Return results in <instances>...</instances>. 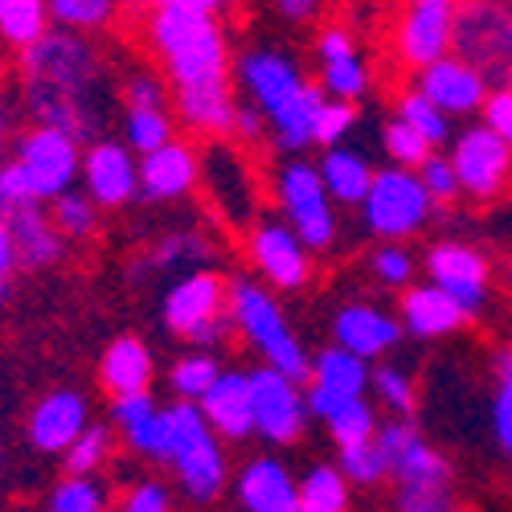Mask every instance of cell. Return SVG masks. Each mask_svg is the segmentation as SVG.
Instances as JSON below:
<instances>
[{
	"mask_svg": "<svg viewBox=\"0 0 512 512\" xmlns=\"http://www.w3.org/2000/svg\"><path fill=\"white\" fill-rule=\"evenodd\" d=\"M357 127V103L349 99H324L320 111H316V144L320 148H332V144H345Z\"/></svg>",
	"mask_w": 512,
	"mask_h": 512,
	"instance_id": "obj_47",
	"label": "cell"
},
{
	"mask_svg": "<svg viewBox=\"0 0 512 512\" xmlns=\"http://www.w3.org/2000/svg\"><path fill=\"white\" fill-rule=\"evenodd\" d=\"M381 152L390 156V164H398V168H418L426 156H431L435 148L426 144L410 123H402L398 115L394 119H386L381 123Z\"/></svg>",
	"mask_w": 512,
	"mask_h": 512,
	"instance_id": "obj_46",
	"label": "cell"
},
{
	"mask_svg": "<svg viewBox=\"0 0 512 512\" xmlns=\"http://www.w3.org/2000/svg\"><path fill=\"white\" fill-rule=\"evenodd\" d=\"M369 390L373 398L386 406L390 414L398 418H410L414 406H418V386H414V373L406 365H394V361H377L373 373H369Z\"/></svg>",
	"mask_w": 512,
	"mask_h": 512,
	"instance_id": "obj_38",
	"label": "cell"
},
{
	"mask_svg": "<svg viewBox=\"0 0 512 512\" xmlns=\"http://www.w3.org/2000/svg\"><path fill=\"white\" fill-rule=\"evenodd\" d=\"M230 316H234V332L259 353L263 365L283 369L295 381H308L312 357L304 349L300 332L291 328L283 304L275 300V287H267L263 279H246V275L230 279Z\"/></svg>",
	"mask_w": 512,
	"mask_h": 512,
	"instance_id": "obj_5",
	"label": "cell"
},
{
	"mask_svg": "<svg viewBox=\"0 0 512 512\" xmlns=\"http://www.w3.org/2000/svg\"><path fill=\"white\" fill-rule=\"evenodd\" d=\"M119 13V0H50V21L58 29L74 33H95L107 29Z\"/></svg>",
	"mask_w": 512,
	"mask_h": 512,
	"instance_id": "obj_45",
	"label": "cell"
},
{
	"mask_svg": "<svg viewBox=\"0 0 512 512\" xmlns=\"http://www.w3.org/2000/svg\"><path fill=\"white\" fill-rule=\"evenodd\" d=\"M504 5H508V9H512V0H504Z\"/></svg>",
	"mask_w": 512,
	"mask_h": 512,
	"instance_id": "obj_61",
	"label": "cell"
},
{
	"mask_svg": "<svg viewBox=\"0 0 512 512\" xmlns=\"http://www.w3.org/2000/svg\"><path fill=\"white\" fill-rule=\"evenodd\" d=\"M119 512H177V496L164 480L156 476H140L123 488L119 496Z\"/></svg>",
	"mask_w": 512,
	"mask_h": 512,
	"instance_id": "obj_48",
	"label": "cell"
},
{
	"mask_svg": "<svg viewBox=\"0 0 512 512\" xmlns=\"http://www.w3.org/2000/svg\"><path fill=\"white\" fill-rule=\"evenodd\" d=\"M50 25V0H0V41L13 50L33 46Z\"/></svg>",
	"mask_w": 512,
	"mask_h": 512,
	"instance_id": "obj_35",
	"label": "cell"
},
{
	"mask_svg": "<svg viewBox=\"0 0 512 512\" xmlns=\"http://www.w3.org/2000/svg\"><path fill=\"white\" fill-rule=\"evenodd\" d=\"M234 87L238 99L254 103L267 119V140L300 156L316 144V111L328 99L320 82H308L300 62L279 46H250L234 58Z\"/></svg>",
	"mask_w": 512,
	"mask_h": 512,
	"instance_id": "obj_2",
	"label": "cell"
},
{
	"mask_svg": "<svg viewBox=\"0 0 512 512\" xmlns=\"http://www.w3.org/2000/svg\"><path fill=\"white\" fill-rule=\"evenodd\" d=\"M394 115H398L402 123H410L431 148H443V144H451V136H455L451 115H443L418 87H414V91H402V95L394 99Z\"/></svg>",
	"mask_w": 512,
	"mask_h": 512,
	"instance_id": "obj_37",
	"label": "cell"
},
{
	"mask_svg": "<svg viewBox=\"0 0 512 512\" xmlns=\"http://www.w3.org/2000/svg\"><path fill=\"white\" fill-rule=\"evenodd\" d=\"M406 340V328H402V316L386 312L381 304H369V300H353V304H340L332 312V345L357 353L361 361L377 365L386 361L398 345Z\"/></svg>",
	"mask_w": 512,
	"mask_h": 512,
	"instance_id": "obj_18",
	"label": "cell"
},
{
	"mask_svg": "<svg viewBox=\"0 0 512 512\" xmlns=\"http://www.w3.org/2000/svg\"><path fill=\"white\" fill-rule=\"evenodd\" d=\"M160 324L177 340L193 349H218L234 332L230 316V279H222L213 267L185 271L168 283L160 300Z\"/></svg>",
	"mask_w": 512,
	"mask_h": 512,
	"instance_id": "obj_6",
	"label": "cell"
},
{
	"mask_svg": "<svg viewBox=\"0 0 512 512\" xmlns=\"http://www.w3.org/2000/svg\"><path fill=\"white\" fill-rule=\"evenodd\" d=\"M173 5H193V9H209V13H226L234 0H173Z\"/></svg>",
	"mask_w": 512,
	"mask_h": 512,
	"instance_id": "obj_56",
	"label": "cell"
},
{
	"mask_svg": "<svg viewBox=\"0 0 512 512\" xmlns=\"http://www.w3.org/2000/svg\"><path fill=\"white\" fill-rule=\"evenodd\" d=\"M0 213H5V209H0Z\"/></svg>",
	"mask_w": 512,
	"mask_h": 512,
	"instance_id": "obj_63",
	"label": "cell"
},
{
	"mask_svg": "<svg viewBox=\"0 0 512 512\" xmlns=\"http://www.w3.org/2000/svg\"><path fill=\"white\" fill-rule=\"evenodd\" d=\"M152 377H156V357L140 336H115L99 357V386L111 398L152 390Z\"/></svg>",
	"mask_w": 512,
	"mask_h": 512,
	"instance_id": "obj_30",
	"label": "cell"
},
{
	"mask_svg": "<svg viewBox=\"0 0 512 512\" xmlns=\"http://www.w3.org/2000/svg\"><path fill=\"white\" fill-rule=\"evenodd\" d=\"M9 140V103H5V91H0V148Z\"/></svg>",
	"mask_w": 512,
	"mask_h": 512,
	"instance_id": "obj_57",
	"label": "cell"
},
{
	"mask_svg": "<svg viewBox=\"0 0 512 512\" xmlns=\"http://www.w3.org/2000/svg\"><path fill=\"white\" fill-rule=\"evenodd\" d=\"M209 426L218 431L226 443H246L254 439V414H250V377L242 369H226L218 381L209 386V394L197 402Z\"/></svg>",
	"mask_w": 512,
	"mask_h": 512,
	"instance_id": "obj_29",
	"label": "cell"
},
{
	"mask_svg": "<svg viewBox=\"0 0 512 512\" xmlns=\"http://www.w3.org/2000/svg\"><path fill=\"white\" fill-rule=\"evenodd\" d=\"M201 185V152L185 140H168L156 152L140 156V201L164 205L181 201Z\"/></svg>",
	"mask_w": 512,
	"mask_h": 512,
	"instance_id": "obj_26",
	"label": "cell"
},
{
	"mask_svg": "<svg viewBox=\"0 0 512 512\" xmlns=\"http://www.w3.org/2000/svg\"><path fill=\"white\" fill-rule=\"evenodd\" d=\"M5 218H9L13 242H17V259H21V267H29V271H46V267L62 263L66 238H62V230L54 226L50 209L41 205V201H21V205H13V209L5 213Z\"/></svg>",
	"mask_w": 512,
	"mask_h": 512,
	"instance_id": "obj_28",
	"label": "cell"
},
{
	"mask_svg": "<svg viewBox=\"0 0 512 512\" xmlns=\"http://www.w3.org/2000/svg\"><path fill=\"white\" fill-rule=\"evenodd\" d=\"M451 54L476 66L488 87H512V9L504 0H459Z\"/></svg>",
	"mask_w": 512,
	"mask_h": 512,
	"instance_id": "obj_10",
	"label": "cell"
},
{
	"mask_svg": "<svg viewBox=\"0 0 512 512\" xmlns=\"http://www.w3.org/2000/svg\"><path fill=\"white\" fill-rule=\"evenodd\" d=\"M336 467L349 476L353 488H373L381 480H390V463H386V451H381L377 435L365 439V443L336 447Z\"/></svg>",
	"mask_w": 512,
	"mask_h": 512,
	"instance_id": "obj_42",
	"label": "cell"
},
{
	"mask_svg": "<svg viewBox=\"0 0 512 512\" xmlns=\"http://www.w3.org/2000/svg\"><path fill=\"white\" fill-rule=\"evenodd\" d=\"M17 267H21V259H17V242H13L9 218H5V213H0V283H9Z\"/></svg>",
	"mask_w": 512,
	"mask_h": 512,
	"instance_id": "obj_54",
	"label": "cell"
},
{
	"mask_svg": "<svg viewBox=\"0 0 512 512\" xmlns=\"http://www.w3.org/2000/svg\"><path fill=\"white\" fill-rule=\"evenodd\" d=\"M222 373H226V365L218 361V353L193 349L168 365V390H173V398H181V402H201Z\"/></svg>",
	"mask_w": 512,
	"mask_h": 512,
	"instance_id": "obj_34",
	"label": "cell"
},
{
	"mask_svg": "<svg viewBox=\"0 0 512 512\" xmlns=\"http://www.w3.org/2000/svg\"><path fill=\"white\" fill-rule=\"evenodd\" d=\"M82 189L99 209L140 201V156L123 140H91V148L82 152Z\"/></svg>",
	"mask_w": 512,
	"mask_h": 512,
	"instance_id": "obj_19",
	"label": "cell"
},
{
	"mask_svg": "<svg viewBox=\"0 0 512 512\" xmlns=\"http://www.w3.org/2000/svg\"><path fill=\"white\" fill-rule=\"evenodd\" d=\"M488 418H492V439H496L500 455L512 459V373H508V369H500V381H496V390H492Z\"/></svg>",
	"mask_w": 512,
	"mask_h": 512,
	"instance_id": "obj_50",
	"label": "cell"
},
{
	"mask_svg": "<svg viewBox=\"0 0 512 512\" xmlns=\"http://www.w3.org/2000/svg\"><path fill=\"white\" fill-rule=\"evenodd\" d=\"M353 484L336 463H312L300 476V512H349Z\"/></svg>",
	"mask_w": 512,
	"mask_h": 512,
	"instance_id": "obj_32",
	"label": "cell"
},
{
	"mask_svg": "<svg viewBox=\"0 0 512 512\" xmlns=\"http://www.w3.org/2000/svg\"><path fill=\"white\" fill-rule=\"evenodd\" d=\"M168 426H173V459H168V467L177 472L181 492L193 504H213L230 488L226 439L209 426L197 402H181V398L168 406Z\"/></svg>",
	"mask_w": 512,
	"mask_h": 512,
	"instance_id": "obj_7",
	"label": "cell"
},
{
	"mask_svg": "<svg viewBox=\"0 0 512 512\" xmlns=\"http://www.w3.org/2000/svg\"><path fill=\"white\" fill-rule=\"evenodd\" d=\"M435 209H439V201L426 193L418 168L386 164V168H377L373 189L361 201V226H365V234H373L381 242H402V238H414L431 226Z\"/></svg>",
	"mask_w": 512,
	"mask_h": 512,
	"instance_id": "obj_8",
	"label": "cell"
},
{
	"mask_svg": "<svg viewBox=\"0 0 512 512\" xmlns=\"http://www.w3.org/2000/svg\"><path fill=\"white\" fill-rule=\"evenodd\" d=\"M377 443H381L386 463H390L394 496H418V492L451 488V463L410 418H398V414L386 418L377 426Z\"/></svg>",
	"mask_w": 512,
	"mask_h": 512,
	"instance_id": "obj_12",
	"label": "cell"
},
{
	"mask_svg": "<svg viewBox=\"0 0 512 512\" xmlns=\"http://www.w3.org/2000/svg\"><path fill=\"white\" fill-rule=\"evenodd\" d=\"M275 9L287 21H312L320 13V0H275Z\"/></svg>",
	"mask_w": 512,
	"mask_h": 512,
	"instance_id": "obj_55",
	"label": "cell"
},
{
	"mask_svg": "<svg viewBox=\"0 0 512 512\" xmlns=\"http://www.w3.org/2000/svg\"><path fill=\"white\" fill-rule=\"evenodd\" d=\"M271 193L279 201V218L304 238V246L312 254H324L336 246V234H340L336 201L328 197L316 164H308L300 156H287L271 177Z\"/></svg>",
	"mask_w": 512,
	"mask_h": 512,
	"instance_id": "obj_9",
	"label": "cell"
},
{
	"mask_svg": "<svg viewBox=\"0 0 512 512\" xmlns=\"http://www.w3.org/2000/svg\"><path fill=\"white\" fill-rule=\"evenodd\" d=\"M107 512H111V508H107ZM115 512H119V508H115Z\"/></svg>",
	"mask_w": 512,
	"mask_h": 512,
	"instance_id": "obj_62",
	"label": "cell"
},
{
	"mask_svg": "<svg viewBox=\"0 0 512 512\" xmlns=\"http://www.w3.org/2000/svg\"><path fill=\"white\" fill-rule=\"evenodd\" d=\"M140 267H148V271H197V267H213V250L201 234L173 230V234L156 238V246L144 254Z\"/></svg>",
	"mask_w": 512,
	"mask_h": 512,
	"instance_id": "obj_33",
	"label": "cell"
},
{
	"mask_svg": "<svg viewBox=\"0 0 512 512\" xmlns=\"http://www.w3.org/2000/svg\"><path fill=\"white\" fill-rule=\"evenodd\" d=\"M173 87H164V78L152 70H132L123 82V107H168Z\"/></svg>",
	"mask_w": 512,
	"mask_h": 512,
	"instance_id": "obj_51",
	"label": "cell"
},
{
	"mask_svg": "<svg viewBox=\"0 0 512 512\" xmlns=\"http://www.w3.org/2000/svg\"><path fill=\"white\" fill-rule=\"evenodd\" d=\"M246 259L275 291H304L312 283V250L283 218H259L246 230Z\"/></svg>",
	"mask_w": 512,
	"mask_h": 512,
	"instance_id": "obj_15",
	"label": "cell"
},
{
	"mask_svg": "<svg viewBox=\"0 0 512 512\" xmlns=\"http://www.w3.org/2000/svg\"><path fill=\"white\" fill-rule=\"evenodd\" d=\"M451 164L459 173L463 197L472 201H496L508 185H512V148L492 132V127L467 123L463 132L451 136Z\"/></svg>",
	"mask_w": 512,
	"mask_h": 512,
	"instance_id": "obj_14",
	"label": "cell"
},
{
	"mask_svg": "<svg viewBox=\"0 0 512 512\" xmlns=\"http://www.w3.org/2000/svg\"><path fill=\"white\" fill-rule=\"evenodd\" d=\"M111 451H115V435H111V426H103V422H91L87 431H82L70 447H66V472L70 476H99L103 467H107V459H111Z\"/></svg>",
	"mask_w": 512,
	"mask_h": 512,
	"instance_id": "obj_43",
	"label": "cell"
},
{
	"mask_svg": "<svg viewBox=\"0 0 512 512\" xmlns=\"http://www.w3.org/2000/svg\"><path fill=\"white\" fill-rule=\"evenodd\" d=\"M418 177H422L426 193H431V197H435L439 205H451V201H459V197H463L459 173H455L451 156H443V148H435L431 156H426V160L418 164Z\"/></svg>",
	"mask_w": 512,
	"mask_h": 512,
	"instance_id": "obj_49",
	"label": "cell"
},
{
	"mask_svg": "<svg viewBox=\"0 0 512 512\" xmlns=\"http://www.w3.org/2000/svg\"><path fill=\"white\" fill-rule=\"evenodd\" d=\"M246 377H250L254 439H263L267 447H291V443H300V435L308 431V422H312L304 381H295L291 373L271 369V365L246 369Z\"/></svg>",
	"mask_w": 512,
	"mask_h": 512,
	"instance_id": "obj_11",
	"label": "cell"
},
{
	"mask_svg": "<svg viewBox=\"0 0 512 512\" xmlns=\"http://www.w3.org/2000/svg\"><path fill=\"white\" fill-rule=\"evenodd\" d=\"M5 304H9V283H0V312H5Z\"/></svg>",
	"mask_w": 512,
	"mask_h": 512,
	"instance_id": "obj_59",
	"label": "cell"
},
{
	"mask_svg": "<svg viewBox=\"0 0 512 512\" xmlns=\"http://www.w3.org/2000/svg\"><path fill=\"white\" fill-rule=\"evenodd\" d=\"M500 369H508V373H512V349H508V353L500 357Z\"/></svg>",
	"mask_w": 512,
	"mask_h": 512,
	"instance_id": "obj_60",
	"label": "cell"
},
{
	"mask_svg": "<svg viewBox=\"0 0 512 512\" xmlns=\"http://www.w3.org/2000/svg\"><path fill=\"white\" fill-rule=\"evenodd\" d=\"M201 185L226 226L250 230L259 222V185H254L246 156L230 140H209V148L201 152Z\"/></svg>",
	"mask_w": 512,
	"mask_h": 512,
	"instance_id": "obj_13",
	"label": "cell"
},
{
	"mask_svg": "<svg viewBox=\"0 0 512 512\" xmlns=\"http://www.w3.org/2000/svg\"><path fill=\"white\" fill-rule=\"evenodd\" d=\"M111 426L123 435V443H127V451H132V455H140L148 463H168V459H173V426H168V406H156L152 390L111 398Z\"/></svg>",
	"mask_w": 512,
	"mask_h": 512,
	"instance_id": "obj_23",
	"label": "cell"
},
{
	"mask_svg": "<svg viewBox=\"0 0 512 512\" xmlns=\"http://www.w3.org/2000/svg\"><path fill=\"white\" fill-rule=\"evenodd\" d=\"M320 422H324V431H328V439H332L336 447L365 443V439H373V435H377V426H381L377 410H373L365 398H349V402L332 406Z\"/></svg>",
	"mask_w": 512,
	"mask_h": 512,
	"instance_id": "obj_39",
	"label": "cell"
},
{
	"mask_svg": "<svg viewBox=\"0 0 512 512\" xmlns=\"http://www.w3.org/2000/svg\"><path fill=\"white\" fill-rule=\"evenodd\" d=\"M230 492L238 512H300V480L275 451L250 455L230 476Z\"/></svg>",
	"mask_w": 512,
	"mask_h": 512,
	"instance_id": "obj_20",
	"label": "cell"
},
{
	"mask_svg": "<svg viewBox=\"0 0 512 512\" xmlns=\"http://www.w3.org/2000/svg\"><path fill=\"white\" fill-rule=\"evenodd\" d=\"M148 46L160 58L173 95L234 82V54H230V37L222 29V13L173 5V0H152Z\"/></svg>",
	"mask_w": 512,
	"mask_h": 512,
	"instance_id": "obj_3",
	"label": "cell"
},
{
	"mask_svg": "<svg viewBox=\"0 0 512 512\" xmlns=\"http://www.w3.org/2000/svg\"><path fill=\"white\" fill-rule=\"evenodd\" d=\"M316 168H320V181H324L328 197L336 205H345V209H361V201L369 197L373 177H377L373 160L361 148H353V144L324 148V156L316 160Z\"/></svg>",
	"mask_w": 512,
	"mask_h": 512,
	"instance_id": "obj_31",
	"label": "cell"
},
{
	"mask_svg": "<svg viewBox=\"0 0 512 512\" xmlns=\"http://www.w3.org/2000/svg\"><path fill=\"white\" fill-rule=\"evenodd\" d=\"M25 107L37 123L62 127L74 140H103V62L74 29H46L21 50Z\"/></svg>",
	"mask_w": 512,
	"mask_h": 512,
	"instance_id": "obj_1",
	"label": "cell"
},
{
	"mask_svg": "<svg viewBox=\"0 0 512 512\" xmlns=\"http://www.w3.org/2000/svg\"><path fill=\"white\" fill-rule=\"evenodd\" d=\"M9 472V443H5V431H0V480Z\"/></svg>",
	"mask_w": 512,
	"mask_h": 512,
	"instance_id": "obj_58",
	"label": "cell"
},
{
	"mask_svg": "<svg viewBox=\"0 0 512 512\" xmlns=\"http://www.w3.org/2000/svg\"><path fill=\"white\" fill-rule=\"evenodd\" d=\"M82 177V152L78 140L62 127L33 123L17 136L13 160L0 164V209H13L21 201H54Z\"/></svg>",
	"mask_w": 512,
	"mask_h": 512,
	"instance_id": "obj_4",
	"label": "cell"
},
{
	"mask_svg": "<svg viewBox=\"0 0 512 512\" xmlns=\"http://www.w3.org/2000/svg\"><path fill=\"white\" fill-rule=\"evenodd\" d=\"M111 488L99 476H70L58 480L46 496V512H107Z\"/></svg>",
	"mask_w": 512,
	"mask_h": 512,
	"instance_id": "obj_41",
	"label": "cell"
},
{
	"mask_svg": "<svg viewBox=\"0 0 512 512\" xmlns=\"http://www.w3.org/2000/svg\"><path fill=\"white\" fill-rule=\"evenodd\" d=\"M480 119L512 148V87H492V91H488V103H484V111H480Z\"/></svg>",
	"mask_w": 512,
	"mask_h": 512,
	"instance_id": "obj_52",
	"label": "cell"
},
{
	"mask_svg": "<svg viewBox=\"0 0 512 512\" xmlns=\"http://www.w3.org/2000/svg\"><path fill=\"white\" fill-rule=\"evenodd\" d=\"M173 115L168 107H123V144L132 148L136 156L156 152L173 140Z\"/></svg>",
	"mask_w": 512,
	"mask_h": 512,
	"instance_id": "obj_36",
	"label": "cell"
},
{
	"mask_svg": "<svg viewBox=\"0 0 512 512\" xmlns=\"http://www.w3.org/2000/svg\"><path fill=\"white\" fill-rule=\"evenodd\" d=\"M402 328H406V336H414V340H443V336H455L467 320V316L451 295L443 291V287H435L431 279L426 283H410L406 291H402Z\"/></svg>",
	"mask_w": 512,
	"mask_h": 512,
	"instance_id": "obj_27",
	"label": "cell"
},
{
	"mask_svg": "<svg viewBox=\"0 0 512 512\" xmlns=\"http://www.w3.org/2000/svg\"><path fill=\"white\" fill-rule=\"evenodd\" d=\"M365 263H369V275L390 291H406L418 275V259L406 242H377Z\"/></svg>",
	"mask_w": 512,
	"mask_h": 512,
	"instance_id": "obj_44",
	"label": "cell"
},
{
	"mask_svg": "<svg viewBox=\"0 0 512 512\" xmlns=\"http://www.w3.org/2000/svg\"><path fill=\"white\" fill-rule=\"evenodd\" d=\"M459 0H406V9L394 25V54L406 70H422L451 54Z\"/></svg>",
	"mask_w": 512,
	"mask_h": 512,
	"instance_id": "obj_16",
	"label": "cell"
},
{
	"mask_svg": "<svg viewBox=\"0 0 512 512\" xmlns=\"http://www.w3.org/2000/svg\"><path fill=\"white\" fill-rule=\"evenodd\" d=\"M398 512H463V504L455 500V488H439V492H418V496H394Z\"/></svg>",
	"mask_w": 512,
	"mask_h": 512,
	"instance_id": "obj_53",
	"label": "cell"
},
{
	"mask_svg": "<svg viewBox=\"0 0 512 512\" xmlns=\"http://www.w3.org/2000/svg\"><path fill=\"white\" fill-rule=\"evenodd\" d=\"M50 218L66 242H87L99 230V205L91 201L87 189H66L62 197L50 201Z\"/></svg>",
	"mask_w": 512,
	"mask_h": 512,
	"instance_id": "obj_40",
	"label": "cell"
},
{
	"mask_svg": "<svg viewBox=\"0 0 512 512\" xmlns=\"http://www.w3.org/2000/svg\"><path fill=\"white\" fill-rule=\"evenodd\" d=\"M422 271L435 287H443L467 316L484 312L488 287H492V267L484 259V250H476L472 242H455V238L435 242L422 254Z\"/></svg>",
	"mask_w": 512,
	"mask_h": 512,
	"instance_id": "obj_17",
	"label": "cell"
},
{
	"mask_svg": "<svg viewBox=\"0 0 512 512\" xmlns=\"http://www.w3.org/2000/svg\"><path fill=\"white\" fill-rule=\"evenodd\" d=\"M91 426V402L82 390H50L41 394L25 418V435L29 447L41 455H66V447Z\"/></svg>",
	"mask_w": 512,
	"mask_h": 512,
	"instance_id": "obj_22",
	"label": "cell"
},
{
	"mask_svg": "<svg viewBox=\"0 0 512 512\" xmlns=\"http://www.w3.org/2000/svg\"><path fill=\"white\" fill-rule=\"evenodd\" d=\"M418 91L431 99L443 115L472 119V115L484 111L492 87H488V78L476 66H467L459 54H447V58H439V62L418 70Z\"/></svg>",
	"mask_w": 512,
	"mask_h": 512,
	"instance_id": "obj_24",
	"label": "cell"
},
{
	"mask_svg": "<svg viewBox=\"0 0 512 512\" xmlns=\"http://www.w3.org/2000/svg\"><path fill=\"white\" fill-rule=\"evenodd\" d=\"M369 361H361L357 353L328 345L312 357V373H308V410L312 418H324L332 406L349 402V398H365L369 390Z\"/></svg>",
	"mask_w": 512,
	"mask_h": 512,
	"instance_id": "obj_25",
	"label": "cell"
},
{
	"mask_svg": "<svg viewBox=\"0 0 512 512\" xmlns=\"http://www.w3.org/2000/svg\"><path fill=\"white\" fill-rule=\"evenodd\" d=\"M316 66H320V87L332 99H349L361 103L373 87V74L369 62L361 54V41L353 37L349 25H324L316 33Z\"/></svg>",
	"mask_w": 512,
	"mask_h": 512,
	"instance_id": "obj_21",
	"label": "cell"
}]
</instances>
